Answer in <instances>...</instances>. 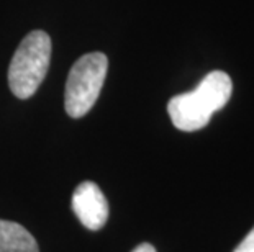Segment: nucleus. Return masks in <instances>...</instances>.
<instances>
[{
  "label": "nucleus",
  "mask_w": 254,
  "mask_h": 252,
  "mask_svg": "<svg viewBox=\"0 0 254 252\" xmlns=\"http://www.w3.org/2000/svg\"><path fill=\"white\" fill-rule=\"evenodd\" d=\"M233 92V82L226 72L207 74L192 92L176 95L167 103L171 121L181 131L202 130L212 120L215 111L228 103Z\"/></svg>",
  "instance_id": "f257e3e1"
},
{
  "label": "nucleus",
  "mask_w": 254,
  "mask_h": 252,
  "mask_svg": "<svg viewBox=\"0 0 254 252\" xmlns=\"http://www.w3.org/2000/svg\"><path fill=\"white\" fill-rule=\"evenodd\" d=\"M0 252H40V248L21 224L0 219Z\"/></svg>",
  "instance_id": "39448f33"
},
{
  "label": "nucleus",
  "mask_w": 254,
  "mask_h": 252,
  "mask_svg": "<svg viewBox=\"0 0 254 252\" xmlns=\"http://www.w3.org/2000/svg\"><path fill=\"white\" fill-rule=\"evenodd\" d=\"M131 252H156V249L149 243H143V244L136 246V248H134Z\"/></svg>",
  "instance_id": "0eeeda50"
},
{
  "label": "nucleus",
  "mask_w": 254,
  "mask_h": 252,
  "mask_svg": "<svg viewBox=\"0 0 254 252\" xmlns=\"http://www.w3.org/2000/svg\"><path fill=\"white\" fill-rule=\"evenodd\" d=\"M51 38L41 30L31 31L21 40L8 67V85L15 97L30 99L50 69Z\"/></svg>",
  "instance_id": "f03ea898"
},
{
  "label": "nucleus",
  "mask_w": 254,
  "mask_h": 252,
  "mask_svg": "<svg viewBox=\"0 0 254 252\" xmlns=\"http://www.w3.org/2000/svg\"><path fill=\"white\" fill-rule=\"evenodd\" d=\"M72 210L85 228L97 231L109 219V202L94 182H82L72 195Z\"/></svg>",
  "instance_id": "20e7f679"
},
{
  "label": "nucleus",
  "mask_w": 254,
  "mask_h": 252,
  "mask_svg": "<svg viewBox=\"0 0 254 252\" xmlns=\"http://www.w3.org/2000/svg\"><path fill=\"white\" fill-rule=\"evenodd\" d=\"M233 252H254V228L251 229V233L241 241V244Z\"/></svg>",
  "instance_id": "423d86ee"
},
{
  "label": "nucleus",
  "mask_w": 254,
  "mask_h": 252,
  "mask_svg": "<svg viewBox=\"0 0 254 252\" xmlns=\"http://www.w3.org/2000/svg\"><path fill=\"white\" fill-rule=\"evenodd\" d=\"M109 59L104 52H89L79 57L69 71L64 106L71 118H82L95 105L104 87Z\"/></svg>",
  "instance_id": "7ed1b4c3"
}]
</instances>
